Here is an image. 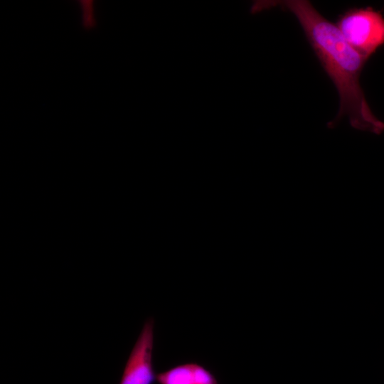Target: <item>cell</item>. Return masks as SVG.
Returning a JSON list of instances; mask_svg holds the SVG:
<instances>
[{
    "label": "cell",
    "instance_id": "obj_5",
    "mask_svg": "<svg viewBox=\"0 0 384 384\" xmlns=\"http://www.w3.org/2000/svg\"><path fill=\"white\" fill-rule=\"evenodd\" d=\"M82 4L84 11L85 26L89 28L93 26V19L92 16V1H82Z\"/></svg>",
    "mask_w": 384,
    "mask_h": 384
},
{
    "label": "cell",
    "instance_id": "obj_1",
    "mask_svg": "<svg viewBox=\"0 0 384 384\" xmlns=\"http://www.w3.org/2000/svg\"><path fill=\"white\" fill-rule=\"evenodd\" d=\"M269 8L279 5L297 18L308 41L339 95L340 107L332 128L344 115L351 125L380 134L384 122L372 112L360 85V75L367 58L345 40L336 26L324 18L307 0L268 1Z\"/></svg>",
    "mask_w": 384,
    "mask_h": 384
},
{
    "label": "cell",
    "instance_id": "obj_3",
    "mask_svg": "<svg viewBox=\"0 0 384 384\" xmlns=\"http://www.w3.org/2000/svg\"><path fill=\"white\" fill-rule=\"evenodd\" d=\"M154 319L148 318L130 352L119 384H154Z\"/></svg>",
    "mask_w": 384,
    "mask_h": 384
},
{
    "label": "cell",
    "instance_id": "obj_2",
    "mask_svg": "<svg viewBox=\"0 0 384 384\" xmlns=\"http://www.w3.org/2000/svg\"><path fill=\"white\" fill-rule=\"evenodd\" d=\"M336 26L347 43L367 59L384 44V18L371 8L348 9Z\"/></svg>",
    "mask_w": 384,
    "mask_h": 384
},
{
    "label": "cell",
    "instance_id": "obj_4",
    "mask_svg": "<svg viewBox=\"0 0 384 384\" xmlns=\"http://www.w3.org/2000/svg\"><path fill=\"white\" fill-rule=\"evenodd\" d=\"M159 384H219L215 375L204 366L188 362L157 373Z\"/></svg>",
    "mask_w": 384,
    "mask_h": 384
}]
</instances>
